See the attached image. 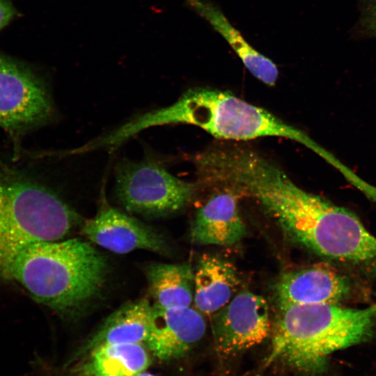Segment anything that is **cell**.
Returning a JSON list of instances; mask_svg holds the SVG:
<instances>
[{"label": "cell", "instance_id": "obj_6", "mask_svg": "<svg viewBox=\"0 0 376 376\" xmlns=\"http://www.w3.org/2000/svg\"><path fill=\"white\" fill-rule=\"evenodd\" d=\"M114 189L118 203L129 212L162 217L185 207L193 197L195 186L155 162L123 159L115 167Z\"/></svg>", "mask_w": 376, "mask_h": 376}, {"label": "cell", "instance_id": "obj_19", "mask_svg": "<svg viewBox=\"0 0 376 376\" xmlns=\"http://www.w3.org/2000/svg\"><path fill=\"white\" fill-rule=\"evenodd\" d=\"M17 13L11 0H0V31L15 18Z\"/></svg>", "mask_w": 376, "mask_h": 376}, {"label": "cell", "instance_id": "obj_18", "mask_svg": "<svg viewBox=\"0 0 376 376\" xmlns=\"http://www.w3.org/2000/svg\"><path fill=\"white\" fill-rule=\"evenodd\" d=\"M357 18L351 29L354 39L376 40V0H356Z\"/></svg>", "mask_w": 376, "mask_h": 376}, {"label": "cell", "instance_id": "obj_4", "mask_svg": "<svg viewBox=\"0 0 376 376\" xmlns=\"http://www.w3.org/2000/svg\"><path fill=\"white\" fill-rule=\"evenodd\" d=\"M18 150L0 152V274L22 249L59 241L84 221L23 162Z\"/></svg>", "mask_w": 376, "mask_h": 376}, {"label": "cell", "instance_id": "obj_10", "mask_svg": "<svg viewBox=\"0 0 376 376\" xmlns=\"http://www.w3.org/2000/svg\"><path fill=\"white\" fill-rule=\"evenodd\" d=\"M204 315L195 308H162L152 304L146 347L160 361L187 356L205 334Z\"/></svg>", "mask_w": 376, "mask_h": 376}, {"label": "cell", "instance_id": "obj_7", "mask_svg": "<svg viewBox=\"0 0 376 376\" xmlns=\"http://www.w3.org/2000/svg\"><path fill=\"white\" fill-rule=\"evenodd\" d=\"M55 113L44 79L24 63L0 56V126L19 135L49 123Z\"/></svg>", "mask_w": 376, "mask_h": 376}, {"label": "cell", "instance_id": "obj_13", "mask_svg": "<svg viewBox=\"0 0 376 376\" xmlns=\"http://www.w3.org/2000/svg\"><path fill=\"white\" fill-rule=\"evenodd\" d=\"M152 304L147 297L129 301L110 314L74 352L66 365L102 345L145 343L148 337Z\"/></svg>", "mask_w": 376, "mask_h": 376}, {"label": "cell", "instance_id": "obj_16", "mask_svg": "<svg viewBox=\"0 0 376 376\" xmlns=\"http://www.w3.org/2000/svg\"><path fill=\"white\" fill-rule=\"evenodd\" d=\"M186 2L222 36L253 77L269 86L275 85L279 77L276 64L251 46L219 6L210 0H186Z\"/></svg>", "mask_w": 376, "mask_h": 376}, {"label": "cell", "instance_id": "obj_8", "mask_svg": "<svg viewBox=\"0 0 376 376\" xmlns=\"http://www.w3.org/2000/svg\"><path fill=\"white\" fill-rule=\"evenodd\" d=\"M267 301L248 290L236 294L212 316L216 351L233 357L261 343L271 331Z\"/></svg>", "mask_w": 376, "mask_h": 376}, {"label": "cell", "instance_id": "obj_9", "mask_svg": "<svg viewBox=\"0 0 376 376\" xmlns=\"http://www.w3.org/2000/svg\"><path fill=\"white\" fill-rule=\"evenodd\" d=\"M81 233L93 244L118 254L137 249L159 253L169 251L162 235L108 204L103 203L93 218L84 220Z\"/></svg>", "mask_w": 376, "mask_h": 376}, {"label": "cell", "instance_id": "obj_14", "mask_svg": "<svg viewBox=\"0 0 376 376\" xmlns=\"http://www.w3.org/2000/svg\"><path fill=\"white\" fill-rule=\"evenodd\" d=\"M150 351L142 343L97 347L66 365L71 376H135L151 363Z\"/></svg>", "mask_w": 376, "mask_h": 376}, {"label": "cell", "instance_id": "obj_1", "mask_svg": "<svg viewBox=\"0 0 376 376\" xmlns=\"http://www.w3.org/2000/svg\"><path fill=\"white\" fill-rule=\"evenodd\" d=\"M244 190L294 242L342 263L376 265V237L358 217L302 189L270 161L250 172Z\"/></svg>", "mask_w": 376, "mask_h": 376}, {"label": "cell", "instance_id": "obj_20", "mask_svg": "<svg viewBox=\"0 0 376 376\" xmlns=\"http://www.w3.org/2000/svg\"><path fill=\"white\" fill-rule=\"evenodd\" d=\"M135 376H159V375H155V374H152L150 373H148L146 371L145 372H143L139 375H136Z\"/></svg>", "mask_w": 376, "mask_h": 376}, {"label": "cell", "instance_id": "obj_15", "mask_svg": "<svg viewBox=\"0 0 376 376\" xmlns=\"http://www.w3.org/2000/svg\"><path fill=\"white\" fill-rule=\"evenodd\" d=\"M239 285L236 268L230 262L203 254L194 272V308L212 317L236 295Z\"/></svg>", "mask_w": 376, "mask_h": 376}, {"label": "cell", "instance_id": "obj_17", "mask_svg": "<svg viewBox=\"0 0 376 376\" xmlns=\"http://www.w3.org/2000/svg\"><path fill=\"white\" fill-rule=\"evenodd\" d=\"M152 305L162 308L191 306L194 272L184 264L152 263L146 269Z\"/></svg>", "mask_w": 376, "mask_h": 376}, {"label": "cell", "instance_id": "obj_2", "mask_svg": "<svg viewBox=\"0 0 376 376\" xmlns=\"http://www.w3.org/2000/svg\"><path fill=\"white\" fill-rule=\"evenodd\" d=\"M278 307L264 366H279L301 376L322 375L332 353L368 340L376 323V303L364 308L328 303Z\"/></svg>", "mask_w": 376, "mask_h": 376}, {"label": "cell", "instance_id": "obj_3", "mask_svg": "<svg viewBox=\"0 0 376 376\" xmlns=\"http://www.w3.org/2000/svg\"><path fill=\"white\" fill-rule=\"evenodd\" d=\"M108 267L106 258L90 242L74 238L29 245L0 274L19 283L37 301L66 313L97 295Z\"/></svg>", "mask_w": 376, "mask_h": 376}, {"label": "cell", "instance_id": "obj_12", "mask_svg": "<svg viewBox=\"0 0 376 376\" xmlns=\"http://www.w3.org/2000/svg\"><path fill=\"white\" fill-rule=\"evenodd\" d=\"M212 195L197 211L191 240L198 244L231 246L246 235L239 211L238 195L227 187Z\"/></svg>", "mask_w": 376, "mask_h": 376}, {"label": "cell", "instance_id": "obj_5", "mask_svg": "<svg viewBox=\"0 0 376 376\" xmlns=\"http://www.w3.org/2000/svg\"><path fill=\"white\" fill-rule=\"evenodd\" d=\"M136 123L141 130L155 125L189 124L216 138L228 140L279 136L305 145L317 153L322 150L302 131L269 111L230 92L211 88H190L170 106L138 116Z\"/></svg>", "mask_w": 376, "mask_h": 376}, {"label": "cell", "instance_id": "obj_11", "mask_svg": "<svg viewBox=\"0 0 376 376\" xmlns=\"http://www.w3.org/2000/svg\"><path fill=\"white\" fill-rule=\"evenodd\" d=\"M351 291L349 279L331 269L313 266L282 274L274 288L278 305L337 304Z\"/></svg>", "mask_w": 376, "mask_h": 376}]
</instances>
